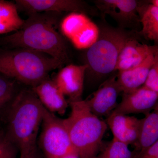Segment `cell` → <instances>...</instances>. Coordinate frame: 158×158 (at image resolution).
<instances>
[{
	"instance_id": "e0dca14e",
	"label": "cell",
	"mask_w": 158,
	"mask_h": 158,
	"mask_svg": "<svg viewBox=\"0 0 158 158\" xmlns=\"http://www.w3.org/2000/svg\"><path fill=\"white\" fill-rule=\"evenodd\" d=\"M141 119L139 135L134 147L135 153L142 151L158 141V108Z\"/></svg>"
},
{
	"instance_id": "8fae6325",
	"label": "cell",
	"mask_w": 158,
	"mask_h": 158,
	"mask_svg": "<svg viewBox=\"0 0 158 158\" xmlns=\"http://www.w3.org/2000/svg\"><path fill=\"white\" fill-rule=\"evenodd\" d=\"M158 93L144 86L123 93L122 100L112 113L128 115L142 113L144 115L158 107Z\"/></svg>"
},
{
	"instance_id": "ac0fdd59",
	"label": "cell",
	"mask_w": 158,
	"mask_h": 158,
	"mask_svg": "<svg viewBox=\"0 0 158 158\" xmlns=\"http://www.w3.org/2000/svg\"><path fill=\"white\" fill-rule=\"evenodd\" d=\"M24 22L19 16L15 3L0 0V34L16 32Z\"/></svg>"
},
{
	"instance_id": "ba28073f",
	"label": "cell",
	"mask_w": 158,
	"mask_h": 158,
	"mask_svg": "<svg viewBox=\"0 0 158 158\" xmlns=\"http://www.w3.org/2000/svg\"><path fill=\"white\" fill-rule=\"evenodd\" d=\"M147 1L136 0H97V8L103 15H110L121 28L140 32L139 11Z\"/></svg>"
},
{
	"instance_id": "30bf717a",
	"label": "cell",
	"mask_w": 158,
	"mask_h": 158,
	"mask_svg": "<svg viewBox=\"0 0 158 158\" xmlns=\"http://www.w3.org/2000/svg\"><path fill=\"white\" fill-rule=\"evenodd\" d=\"M122 91L116 75L109 77L102 83L90 98L85 100L89 110L100 118L110 116L117 107V99Z\"/></svg>"
},
{
	"instance_id": "44dd1931",
	"label": "cell",
	"mask_w": 158,
	"mask_h": 158,
	"mask_svg": "<svg viewBox=\"0 0 158 158\" xmlns=\"http://www.w3.org/2000/svg\"><path fill=\"white\" fill-rule=\"evenodd\" d=\"M135 152L130 149L129 145L113 138L95 158H135Z\"/></svg>"
},
{
	"instance_id": "484cf974",
	"label": "cell",
	"mask_w": 158,
	"mask_h": 158,
	"mask_svg": "<svg viewBox=\"0 0 158 158\" xmlns=\"http://www.w3.org/2000/svg\"><path fill=\"white\" fill-rule=\"evenodd\" d=\"M59 158H80L77 154H70Z\"/></svg>"
},
{
	"instance_id": "8992f818",
	"label": "cell",
	"mask_w": 158,
	"mask_h": 158,
	"mask_svg": "<svg viewBox=\"0 0 158 158\" xmlns=\"http://www.w3.org/2000/svg\"><path fill=\"white\" fill-rule=\"evenodd\" d=\"M41 127L39 146L46 158H59L70 154H77L63 119L44 108Z\"/></svg>"
},
{
	"instance_id": "83f0119b",
	"label": "cell",
	"mask_w": 158,
	"mask_h": 158,
	"mask_svg": "<svg viewBox=\"0 0 158 158\" xmlns=\"http://www.w3.org/2000/svg\"><path fill=\"white\" fill-rule=\"evenodd\" d=\"M1 44H0V46H1Z\"/></svg>"
},
{
	"instance_id": "603a6c76",
	"label": "cell",
	"mask_w": 158,
	"mask_h": 158,
	"mask_svg": "<svg viewBox=\"0 0 158 158\" xmlns=\"http://www.w3.org/2000/svg\"><path fill=\"white\" fill-rule=\"evenodd\" d=\"M143 86L148 90L158 93V53L148 74Z\"/></svg>"
},
{
	"instance_id": "7a4b0ae2",
	"label": "cell",
	"mask_w": 158,
	"mask_h": 158,
	"mask_svg": "<svg viewBox=\"0 0 158 158\" xmlns=\"http://www.w3.org/2000/svg\"><path fill=\"white\" fill-rule=\"evenodd\" d=\"M44 108L32 88L19 90L5 119L6 135L19 152L37 147Z\"/></svg>"
},
{
	"instance_id": "5b68a950",
	"label": "cell",
	"mask_w": 158,
	"mask_h": 158,
	"mask_svg": "<svg viewBox=\"0 0 158 158\" xmlns=\"http://www.w3.org/2000/svg\"><path fill=\"white\" fill-rule=\"evenodd\" d=\"M95 43L87 50L85 63L88 66L85 77L89 81H100L115 72L117 59L126 43L139 37V32L121 28L102 26Z\"/></svg>"
},
{
	"instance_id": "52a82bcc",
	"label": "cell",
	"mask_w": 158,
	"mask_h": 158,
	"mask_svg": "<svg viewBox=\"0 0 158 158\" xmlns=\"http://www.w3.org/2000/svg\"><path fill=\"white\" fill-rule=\"evenodd\" d=\"M62 35L75 48L88 49L95 43L99 35V28L85 13H69L60 24Z\"/></svg>"
},
{
	"instance_id": "d4e9b609",
	"label": "cell",
	"mask_w": 158,
	"mask_h": 158,
	"mask_svg": "<svg viewBox=\"0 0 158 158\" xmlns=\"http://www.w3.org/2000/svg\"><path fill=\"white\" fill-rule=\"evenodd\" d=\"M19 153V158H43L37 147L29 151Z\"/></svg>"
},
{
	"instance_id": "cb8c5ba5",
	"label": "cell",
	"mask_w": 158,
	"mask_h": 158,
	"mask_svg": "<svg viewBox=\"0 0 158 158\" xmlns=\"http://www.w3.org/2000/svg\"><path fill=\"white\" fill-rule=\"evenodd\" d=\"M135 158H158V141L146 149L135 153Z\"/></svg>"
},
{
	"instance_id": "4316f807",
	"label": "cell",
	"mask_w": 158,
	"mask_h": 158,
	"mask_svg": "<svg viewBox=\"0 0 158 158\" xmlns=\"http://www.w3.org/2000/svg\"><path fill=\"white\" fill-rule=\"evenodd\" d=\"M150 3L152 6L155 7H158V0H151L150 1Z\"/></svg>"
},
{
	"instance_id": "6da1fadb",
	"label": "cell",
	"mask_w": 158,
	"mask_h": 158,
	"mask_svg": "<svg viewBox=\"0 0 158 158\" xmlns=\"http://www.w3.org/2000/svg\"><path fill=\"white\" fill-rule=\"evenodd\" d=\"M56 18L52 13L29 15L18 31L0 39V44L9 48L30 49L46 54L62 64L69 62L68 47L57 30Z\"/></svg>"
},
{
	"instance_id": "9c48e42d",
	"label": "cell",
	"mask_w": 158,
	"mask_h": 158,
	"mask_svg": "<svg viewBox=\"0 0 158 158\" xmlns=\"http://www.w3.org/2000/svg\"><path fill=\"white\" fill-rule=\"evenodd\" d=\"M18 10L34 13H61L78 12L94 15L96 12L86 4L80 0H16Z\"/></svg>"
},
{
	"instance_id": "ffe728a7",
	"label": "cell",
	"mask_w": 158,
	"mask_h": 158,
	"mask_svg": "<svg viewBox=\"0 0 158 158\" xmlns=\"http://www.w3.org/2000/svg\"><path fill=\"white\" fill-rule=\"evenodd\" d=\"M16 81L0 74V119L5 121L11 104L19 90Z\"/></svg>"
},
{
	"instance_id": "d6986e66",
	"label": "cell",
	"mask_w": 158,
	"mask_h": 158,
	"mask_svg": "<svg viewBox=\"0 0 158 158\" xmlns=\"http://www.w3.org/2000/svg\"><path fill=\"white\" fill-rule=\"evenodd\" d=\"M141 30L139 33L148 40L158 41V7L148 4L139 15Z\"/></svg>"
},
{
	"instance_id": "7402d4cb",
	"label": "cell",
	"mask_w": 158,
	"mask_h": 158,
	"mask_svg": "<svg viewBox=\"0 0 158 158\" xmlns=\"http://www.w3.org/2000/svg\"><path fill=\"white\" fill-rule=\"evenodd\" d=\"M19 150L8 138L5 130L0 129V158H16Z\"/></svg>"
},
{
	"instance_id": "3957f363",
	"label": "cell",
	"mask_w": 158,
	"mask_h": 158,
	"mask_svg": "<svg viewBox=\"0 0 158 158\" xmlns=\"http://www.w3.org/2000/svg\"><path fill=\"white\" fill-rule=\"evenodd\" d=\"M63 65L48 55L30 49H0V74L31 88Z\"/></svg>"
},
{
	"instance_id": "5bb4252c",
	"label": "cell",
	"mask_w": 158,
	"mask_h": 158,
	"mask_svg": "<svg viewBox=\"0 0 158 158\" xmlns=\"http://www.w3.org/2000/svg\"><path fill=\"white\" fill-rule=\"evenodd\" d=\"M138 37L128 40L118 56L115 72L128 70L141 64L152 54L158 52L157 46L141 44Z\"/></svg>"
},
{
	"instance_id": "277c9868",
	"label": "cell",
	"mask_w": 158,
	"mask_h": 158,
	"mask_svg": "<svg viewBox=\"0 0 158 158\" xmlns=\"http://www.w3.org/2000/svg\"><path fill=\"white\" fill-rule=\"evenodd\" d=\"M70 115L63 119L73 147L80 158H95L108 126L91 113L85 100L68 102Z\"/></svg>"
},
{
	"instance_id": "4fadbf2b",
	"label": "cell",
	"mask_w": 158,
	"mask_h": 158,
	"mask_svg": "<svg viewBox=\"0 0 158 158\" xmlns=\"http://www.w3.org/2000/svg\"><path fill=\"white\" fill-rule=\"evenodd\" d=\"M46 110L51 113L64 115L69 104L53 79L49 76L31 88Z\"/></svg>"
},
{
	"instance_id": "7c38bea8",
	"label": "cell",
	"mask_w": 158,
	"mask_h": 158,
	"mask_svg": "<svg viewBox=\"0 0 158 158\" xmlns=\"http://www.w3.org/2000/svg\"><path fill=\"white\" fill-rule=\"evenodd\" d=\"M87 68L88 66L85 64H70L61 68L53 79L64 96L69 98L68 102L82 99Z\"/></svg>"
},
{
	"instance_id": "9a60e30c",
	"label": "cell",
	"mask_w": 158,
	"mask_h": 158,
	"mask_svg": "<svg viewBox=\"0 0 158 158\" xmlns=\"http://www.w3.org/2000/svg\"><path fill=\"white\" fill-rule=\"evenodd\" d=\"M106 123L113 133V138L128 145L135 146L139 135L141 119L112 113L107 118Z\"/></svg>"
},
{
	"instance_id": "2e32d148",
	"label": "cell",
	"mask_w": 158,
	"mask_h": 158,
	"mask_svg": "<svg viewBox=\"0 0 158 158\" xmlns=\"http://www.w3.org/2000/svg\"><path fill=\"white\" fill-rule=\"evenodd\" d=\"M158 53L152 54L136 67L118 72L116 80L123 93L134 91L143 86Z\"/></svg>"
}]
</instances>
